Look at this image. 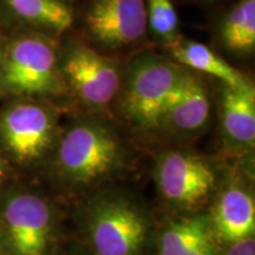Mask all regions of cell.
Instances as JSON below:
<instances>
[{"label":"cell","instance_id":"obj_1","mask_svg":"<svg viewBox=\"0 0 255 255\" xmlns=\"http://www.w3.org/2000/svg\"><path fill=\"white\" fill-rule=\"evenodd\" d=\"M126 149L114 128L98 119L76 121L56 145V167L71 184H91L122 167Z\"/></svg>","mask_w":255,"mask_h":255},{"label":"cell","instance_id":"obj_2","mask_svg":"<svg viewBox=\"0 0 255 255\" xmlns=\"http://www.w3.org/2000/svg\"><path fill=\"white\" fill-rule=\"evenodd\" d=\"M182 72V66L152 51L138 53L123 69L119 94L124 117L139 129H157L165 102Z\"/></svg>","mask_w":255,"mask_h":255},{"label":"cell","instance_id":"obj_3","mask_svg":"<svg viewBox=\"0 0 255 255\" xmlns=\"http://www.w3.org/2000/svg\"><path fill=\"white\" fill-rule=\"evenodd\" d=\"M0 88L17 96L59 95L65 90L52 38L38 32L14 38L5 47Z\"/></svg>","mask_w":255,"mask_h":255},{"label":"cell","instance_id":"obj_4","mask_svg":"<svg viewBox=\"0 0 255 255\" xmlns=\"http://www.w3.org/2000/svg\"><path fill=\"white\" fill-rule=\"evenodd\" d=\"M92 255H143L150 237L148 216L130 200L102 197L85 214Z\"/></svg>","mask_w":255,"mask_h":255},{"label":"cell","instance_id":"obj_5","mask_svg":"<svg viewBox=\"0 0 255 255\" xmlns=\"http://www.w3.org/2000/svg\"><path fill=\"white\" fill-rule=\"evenodd\" d=\"M58 63L65 88L89 109H107L119 95L123 76L119 59L81 40H69L58 52Z\"/></svg>","mask_w":255,"mask_h":255},{"label":"cell","instance_id":"obj_6","mask_svg":"<svg viewBox=\"0 0 255 255\" xmlns=\"http://www.w3.org/2000/svg\"><path fill=\"white\" fill-rule=\"evenodd\" d=\"M0 139L14 161L33 163L57 145L55 114L37 102H14L0 114Z\"/></svg>","mask_w":255,"mask_h":255},{"label":"cell","instance_id":"obj_7","mask_svg":"<svg viewBox=\"0 0 255 255\" xmlns=\"http://www.w3.org/2000/svg\"><path fill=\"white\" fill-rule=\"evenodd\" d=\"M2 229L8 255H47L53 238L52 209L37 194L14 193L2 208Z\"/></svg>","mask_w":255,"mask_h":255},{"label":"cell","instance_id":"obj_8","mask_svg":"<svg viewBox=\"0 0 255 255\" xmlns=\"http://www.w3.org/2000/svg\"><path fill=\"white\" fill-rule=\"evenodd\" d=\"M156 182L168 203L191 209L210 196L216 184V175L212 165L200 156L171 150L157 159Z\"/></svg>","mask_w":255,"mask_h":255},{"label":"cell","instance_id":"obj_9","mask_svg":"<svg viewBox=\"0 0 255 255\" xmlns=\"http://www.w3.org/2000/svg\"><path fill=\"white\" fill-rule=\"evenodd\" d=\"M84 31L105 49L139 43L148 31L145 0H92L84 15Z\"/></svg>","mask_w":255,"mask_h":255},{"label":"cell","instance_id":"obj_10","mask_svg":"<svg viewBox=\"0 0 255 255\" xmlns=\"http://www.w3.org/2000/svg\"><path fill=\"white\" fill-rule=\"evenodd\" d=\"M209 115L210 100L205 83L194 71L183 68L180 82L165 102L157 129L176 136H193L207 126Z\"/></svg>","mask_w":255,"mask_h":255},{"label":"cell","instance_id":"obj_11","mask_svg":"<svg viewBox=\"0 0 255 255\" xmlns=\"http://www.w3.org/2000/svg\"><path fill=\"white\" fill-rule=\"evenodd\" d=\"M220 124L232 149H252L255 142V88L251 79L240 87L221 85Z\"/></svg>","mask_w":255,"mask_h":255},{"label":"cell","instance_id":"obj_12","mask_svg":"<svg viewBox=\"0 0 255 255\" xmlns=\"http://www.w3.org/2000/svg\"><path fill=\"white\" fill-rule=\"evenodd\" d=\"M213 235L220 241L232 244L254 238L255 205L244 187L229 184L220 194L214 212L209 216Z\"/></svg>","mask_w":255,"mask_h":255},{"label":"cell","instance_id":"obj_13","mask_svg":"<svg viewBox=\"0 0 255 255\" xmlns=\"http://www.w3.org/2000/svg\"><path fill=\"white\" fill-rule=\"evenodd\" d=\"M6 14L47 37L63 34L73 23L66 0H0Z\"/></svg>","mask_w":255,"mask_h":255},{"label":"cell","instance_id":"obj_14","mask_svg":"<svg viewBox=\"0 0 255 255\" xmlns=\"http://www.w3.org/2000/svg\"><path fill=\"white\" fill-rule=\"evenodd\" d=\"M170 49L171 60L186 69L200 73H207L218 78L221 84L228 87H240L248 79L244 73L234 69L222 57L215 53L205 44L178 38Z\"/></svg>","mask_w":255,"mask_h":255},{"label":"cell","instance_id":"obj_15","mask_svg":"<svg viewBox=\"0 0 255 255\" xmlns=\"http://www.w3.org/2000/svg\"><path fill=\"white\" fill-rule=\"evenodd\" d=\"M220 38L231 52L245 55L255 49V0H240L223 19Z\"/></svg>","mask_w":255,"mask_h":255},{"label":"cell","instance_id":"obj_16","mask_svg":"<svg viewBox=\"0 0 255 255\" xmlns=\"http://www.w3.org/2000/svg\"><path fill=\"white\" fill-rule=\"evenodd\" d=\"M209 216L194 215L170 222L159 238V255H190L196 245L212 234Z\"/></svg>","mask_w":255,"mask_h":255},{"label":"cell","instance_id":"obj_17","mask_svg":"<svg viewBox=\"0 0 255 255\" xmlns=\"http://www.w3.org/2000/svg\"><path fill=\"white\" fill-rule=\"evenodd\" d=\"M148 28L159 43L170 46L180 37L178 17L171 0H145Z\"/></svg>","mask_w":255,"mask_h":255},{"label":"cell","instance_id":"obj_18","mask_svg":"<svg viewBox=\"0 0 255 255\" xmlns=\"http://www.w3.org/2000/svg\"><path fill=\"white\" fill-rule=\"evenodd\" d=\"M219 255H255V240L254 238H248L245 240L228 244L223 253Z\"/></svg>","mask_w":255,"mask_h":255},{"label":"cell","instance_id":"obj_19","mask_svg":"<svg viewBox=\"0 0 255 255\" xmlns=\"http://www.w3.org/2000/svg\"><path fill=\"white\" fill-rule=\"evenodd\" d=\"M190 255H219V251L215 246V238L214 235L209 234L205 239H202L196 247L194 248L193 253Z\"/></svg>","mask_w":255,"mask_h":255},{"label":"cell","instance_id":"obj_20","mask_svg":"<svg viewBox=\"0 0 255 255\" xmlns=\"http://www.w3.org/2000/svg\"><path fill=\"white\" fill-rule=\"evenodd\" d=\"M5 171H6V165H5V162H4V158H2L1 154H0V180H1V178L4 177Z\"/></svg>","mask_w":255,"mask_h":255},{"label":"cell","instance_id":"obj_21","mask_svg":"<svg viewBox=\"0 0 255 255\" xmlns=\"http://www.w3.org/2000/svg\"><path fill=\"white\" fill-rule=\"evenodd\" d=\"M4 51H5V49H4V47H2V43H1V36H0V68H1L2 58H4Z\"/></svg>","mask_w":255,"mask_h":255},{"label":"cell","instance_id":"obj_22","mask_svg":"<svg viewBox=\"0 0 255 255\" xmlns=\"http://www.w3.org/2000/svg\"><path fill=\"white\" fill-rule=\"evenodd\" d=\"M68 255H90V254H88L87 252H84V251H72V252H70Z\"/></svg>","mask_w":255,"mask_h":255},{"label":"cell","instance_id":"obj_23","mask_svg":"<svg viewBox=\"0 0 255 255\" xmlns=\"http://www.w3.org/2000/svg\"><path fill=\"white\" fill-rule=\"evenodd\" d=\"M201 1H207V0H201Z\"/></svg>","mask_w":255,"mask_h":255}]
</instances>
